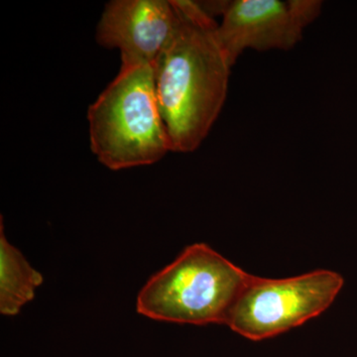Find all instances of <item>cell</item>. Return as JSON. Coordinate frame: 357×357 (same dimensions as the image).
Wrapping results in <instances>:
<instances>
[{"label":"cell","mask_w":357,"mask_h":357,"mask_svg":"<svg viewBox=\"0 0 357 357\" xmlns=\"http://www.w3.org/2000/svg\"><path fill=\"white\" fill-rule=\"evenodd\" d=\"M178 20L153 65L155 91L172 152L201 146L222 112L232 66L213 16L199 2L173 0Z\"/></svg>","instance_id":"6da1fadb"},{"label":"cell","mask_w":357,"mask_h":357,"mask_svg":"<svg viewBox=\"0 0 357 357\" xmlns=\"http://www.w3.org/2000/svg\"><path fill=\"white\" fill-rule=\"evenodd\" d=\"M91 150L109 170L152 165L172 152L153 66H122L88 110Z\"/></svg>","instance_id":"7a4b0ae2"},{"label":"cell","mask_w":357,"mask_h":357,"mask_svg":"<svg viewBox=\"0 0 357 357\" xmlns=\"http://www.w3.org/2000/svg\"><path fill=\"white\" fill-rule=\"evenodd\" d=\"M246 273L206 243L187 246L141 288L136 310L154 321L225 325Z\"/></svg>","instance_id":"3957f363"},{"label":"cell","mask_w":357,"mask_h":357,"mask_svg":"<svg viewBox=\"0 0 357 357\" xmlns=\"http://www.w3.org/2000/svg\"><path fill=\"white\" fill-rule=\"evenodd\" d=\"M344 284L342 275L331 270L284 279L250 275L225 325L253 342L276 337L325 312Z\"/></svg>","instance_id":"277c9868"},{"label":"cell","mask_w":357,"mask_h":357,"mask_svg":"<svg viewBox=\"0 0 357 357\" xmlns=\"http://www.w3.org/2000/svg\"><path fill=\"white\" fill-rule=\"evenodd\" d=\"M319 0L220 1L218 37L232 67L246 50L289 51L321 13Z\"/></svg>","instance_id":"5b68a950"},{"label":"cell","mask_w":357,"mask_h":357,"mask_svg":"<svg viewBox=\"0 0 357 357\" xmlns=\"http://www.w3.org/2000/svg\"><path fill=\"white\" fill-rule=\"evenodd\" d=\"M177 20L173 0H112L100 16L96 38L100 46L119 49L122 66H153Z\"/></svg>","instance_id":"8992f818"},{"label":"cell","mask_w":357,"mask_h":357,"mask_svg":"<svg viewBox=\"0 0 357 357\" xmlns=\"http://www.w3.org/2000/svg\"><path fill=\"white\" fill-rule=\"evenodd\" d=\"M43 275L28 262L20 249L9 243L0 220V314L15 317L34 299Z\"/></svg>","instance_id":"52a82bcc"}]
</instances>
